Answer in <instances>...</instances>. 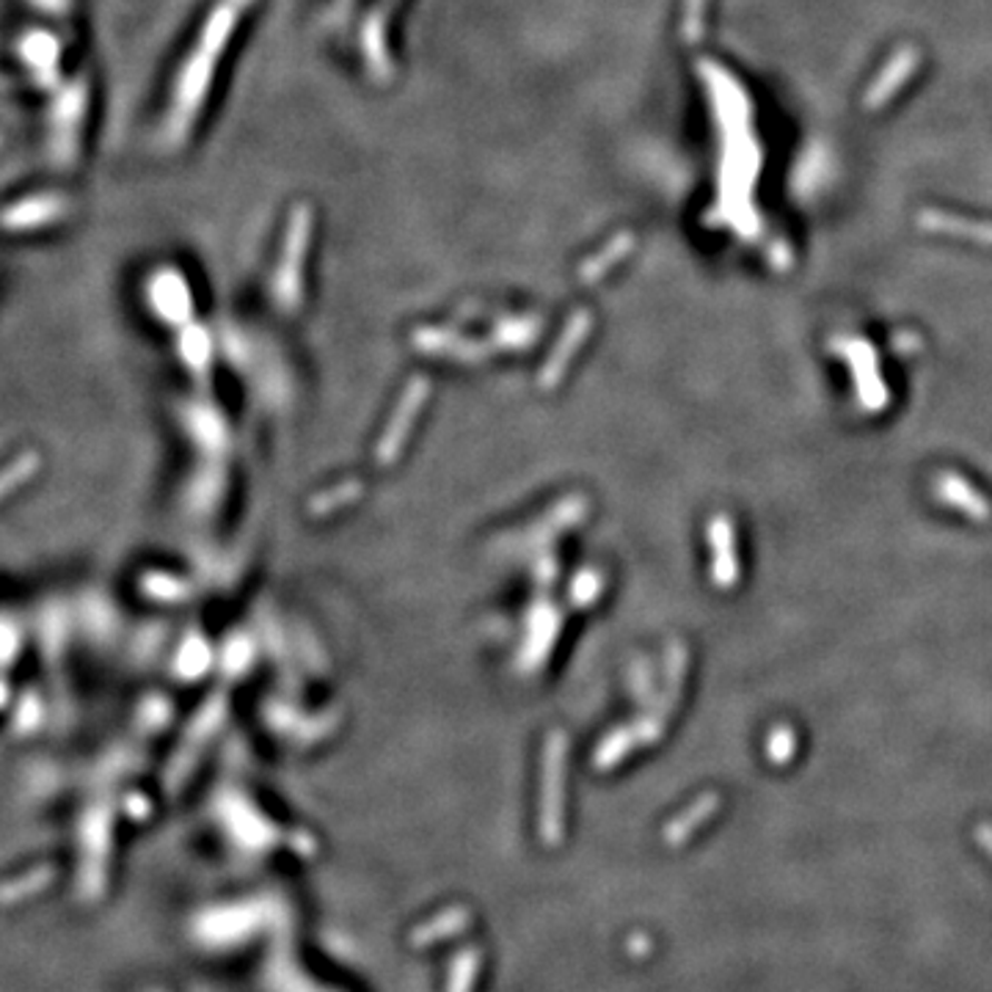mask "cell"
<instances>
[{
    "label": "cell",
    "mask_w": 992,
    "mask_h": 992,
    "mask_svg": "<svg viewBox=\"0 0 992 992\" xmlns=\"http://www.w3.org/2000/svg\"><path fill=\"white\" fill-rule=\"evenodd\" d=\"M835 356L846 362L852 381H855L857 400L866 411H882L887 405V386L880 375V359L872 342L861 336H838L829 342Z\"/></svg>",
    "instance_id": "4"
},
{
    "label": "cell",
    "mask_w": 992,
    "mask_h": 992,
    "mask_svg": "<svg viewBox=\"0 0 992 992\" xmlns=\"http://www.w3.org/2000/svg\"><path fill=\"white\" fill-rule=\"evenodd\" d=\"M764 750H767V758L772 764L783 767V764H788L797 756V730L792 725H775L767 734Z\"/></svg>",
    "instance_id": "8"
},
{
    "label": "cell",
    "mask_w": 992,
    "mask_h": 992,
    "mask_svg": "<svg viewBox=\"0 0 992 992\" xmlns=\"http://www.w3.org/2000/svg\"><path fill=\"white\" fill-rule=\"evenodd\" d=\"M72 213V196L63 190H37L9 202L0 210V229L6 232H39L61 224Z\"/></svg>",
    "instance_id": "5"
},
{
    "label": "cell",
    "mask_w": 992,
    "mask_h": 992,
    "mask_svg": "<svg viewBox=\"0 0 992 992\" xmlns=\"http://www.w3.org/2000/svg\"><path fill=\"white\" fill-rule=\"evenodd\" d=\"M935 489V497L949 508L960 510L962 515H968L971 521H988L992 515L990 502L984 499V494H979L971 483H968L962 474L956 472H940L932 483Z\"/></svg>",
    "instance_id": "7"
},
{
    "label": "cell",
    "mask_w": 992,
    "mask_h": 992,
    "mask_svg": "<svg viewBox=\"0 0 992 992\" xmlns=\"http://www.w3.org/2000/svg\"><path fill=\"white\" fill-rule=\"evenodd\" d=\"M33 14H39L42 20H48L50 26H63L75 17V6L78 0H22Z\"/></svg>",
    "instance_id": "9"
},
{
    "label": "cell",
    "mask_w": 992,
    "mask_h": 992,
    "mask_svg": "<svg viewBox=\"0 0 992 992\" xmlns=\"http://www.w3.org/2000/svg\"><path fill=\"white\" fill-rule=\"evenodd\" d=\"M252 3V0H220L213 9V14L207 17L205 31H202L199 42L190 50V56L185 58L183 69L177 75V84H174L171 102H168L166 114V136L174 144L183 141L188 136V130L194 127L196 116H199L202 102H205L207 89H210L213 72H216V58L224 53L226 42H229L232 31H235L237 17L243 14V9Z\"/></svg>",
    "instance_id": "1"
},
{
    "label": "cell",
    "mask_w": 992,
    "mask_h": 992,
    "mask_svg": "<svg viewBox=\"0 0 992 992\" xmlns=\"http://www.w3.org/2000/svg\"><path fill=\"white\" fill-rule=\"evenodd\" d=\"M709 543L715 549L711 557V579L717 588L730 590L739 582V549H736V527L728 515H715L709 524Z\"/></svg>",
    "instance_id": "6"
},
{
    "label": "cell",
    "mask_w": 992,
    "mask_h": 992,
    "mask_svg": "<svg viewBox=\"0 0 992 992\" xmlns=\"http://www.w3.org/2000/svg\"><path fill=\"white\" fill-rule=\"evenodd\" d=\"M3 147H6V132L0 130V149H3Z\"/></svg>",
    "instance_id": "12"
},
{
    "label": "cell",
    "mask_w": 992,
    "mask_h": 992,
    "mask_svg": "<svg viewBox=\"0 0 992 992\" xmlns=\"http://www.w3.org/2000/svg\"><path fill=\"white\" fill-rule=\"evenodd\" d=\"M976 835H979V844H982L984 849H988L992 855V825H979Z\"/></svg>",
    "instance_id": "11"
},
{
    "label": "cell",
    "mask_w": 992,
    "mask_h": 992,
    "mask_svg": "<svg viewBox=\"0 0 992 992\" xmlns=\"http://www.w3.org/2000/svg\"><path fill=\"white\" fill-rule=\"evenodd\" d=\"M14 61L20 67L22 84L42 95H53L67 75V45L63 37L48 22L28 26L14 39Z\"/></svg>",
    "instance_id": "3"
},
{
    "label": "cell",
    "mask_w": 992,
    "mask_h": 992,
    "mask_svg": "<svg viewBox=\"0 0 992 992\" xmlns=\"http://www.w3.org/2000/svg\"><path fill=\"white\" fill-rule=\"evenodd\" d=\"M91 84L86 75H69L61 86L48 95L45 110V149L58 171L78 166L84 153V136L89 127Z\"/></svg>",
    "instance_id": "2"
},
{
    "label": "cell",
    "mask_w": 992,
    "mask_h": 992,
    "mask_svg": "<svg viewBox=\"0 0 992 992\" xmlns=\"http://www.w3.org/2000/svg\"><path fill=\"white\" fill-rule=\"evenodd\" d=\"M22 80H17L9 69H0V95H11V91H20ZM26 86V84H22Z\"/></svg>",
    "instance_id": "10"
}]
</instances>
